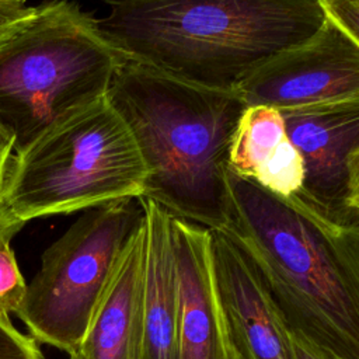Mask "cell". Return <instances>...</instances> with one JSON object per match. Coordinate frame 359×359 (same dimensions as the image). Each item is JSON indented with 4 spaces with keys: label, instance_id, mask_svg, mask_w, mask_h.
<instances>
[{
    "label": "cell",
    "instance_id": "9",
    "mask_svg": "<svg viewBox=\"0 0 359 359\" xmlns=\"http://www.w3.org/2000/svg\"><path fill=\"white\" fill-rule=\"evenodd\" d=\"M178 283L174 359H241L233 342L212 255V231L172 215Z\"/></svg>",
    "mask_w": 359,
    "mask_h": 359
},
{
    "label": "cell",
    "instance_id": "1",
    "mask_svg": "<svg viewBox=\"0 0 359 359\" xmlns=\"http://www.w3.org/2000/svg\"><path fill=\"white\" fill-rule=\"evenodd\" d=\"M226 231L287 327L338 359H359V229L335 227L297 202L227 171Z\"/></svg>",
    "mask_w": 359,
    "mask_h": 359
},
{
    "label": "cell",
    "instance_id": "6",
    "mask_svg": "<svg viewBox=\"0 0 359 359\" xmlns=\"http://www.w3.org/2000/svg\"><path fill=\"white\" fill-rule=\"evenodd\" d=\"M142 215L137 198L87 209L43 251L17 313L29 337L67 355L79 351Z\"/></svg>",
    "mask_w": 359,
    "mask_h": 359
},
{
    "label": "cell",
    "instance_id": "4",
    "mask_svg": "<svg viewBox=\"0 0 359 359\" xmlns=\"http://www.w3.org/2000/svg\"><path fill=\"white\" fill-rule=\"evenodd\" d=\"M122 59L98 20L73 1H46L17 21L0 38V125L14 153L107 97Z\"/></svg>",
    "mask_w": 359,
    "mask_h": 359
},
{
    "label": "cell",
    "instance_id": "16",
    "mask_svg": "<svg viewBox=\"0 0 359 359\" xmlns=\"http://www.w3.org/2000/svg\"><path fill=\"white\" fill-rule=\"evenodd\" d=\"M0 359H43V355L32 337L0 323Z\"/></svg>",
    "mask_w": 359,
    "mask_h": 359
},
{
    "label": "cell",
    "instance_id": "8",
    "mask_svg": "<svg viewBox=\"0 0 359 359\" xmlns=\"http://www.w3.org/2000/svg\"><path fill=\"white\" fill-rule=\"evenodd\" d=\"M236 93L245 105L279 111L359 97V41L325 17L316 34L272 56Z\"/></svg>",
    "mask_w": 359,
    "mask_h": 359
},
{
    "label": "cell",
    "instance_id": "20",
    "mask_svg": "<svg viewBox=\"0 0 359 359\" xmlns=\"http://www.w3.org/2000/svg\"><path fill=\"white\" fill-rule=\"evenodd\" d=\"M13 153H14V137L8 130H6L0 125V203H3L1 194H3L8 163Z\"/></svg>",
    "mask_w": 359,
    "mask_h": 359
},
{
    "label": "cell",
    "instance_id": "15",
    "mask_svg": "<svg viewBox=\"0 0 359 359\" xmlns=\"http://www.w3.org/2000/svg\"><path fill=\"white\" fill-rule=\"evenodd\" d=\"M10 241L3 240L0 243V323L3 324H13L10 314L18 313L27 294V282L18 268Z\"/></svg>",
    "mask_w": 359,
    "mask_h": 359
},
{
    "label": "cell",
    "instance_id": "14",
    "mask_svg": "<svg viewBox=\"0 0 359 359\" xmlns=\"http://www.w3.org/2000/svg\"><path fill=\"white\" fill-rule=\"evenodd\" d=\"M251 180L264 189L282 198L290 199L299 192L303 182V163L289 139H285L278 146Z\"/></svg>",
    "mask_w": 359,
    "mask_h": 359
},
{
    "label": "cell",
    "instance_id": "22",
    "mask_svg": "<svg viewBox=\"0 0 359 359\" xmlns=\"http://www.w3.org/2000/svg\"><path fill=\"white\" fill-rule=\"evenodd\" d=\"M69 359H81V356H80L79 352H74V353L69 355Z\"/></svg>",
    "mask_w": 359,
    "mask_h": 359
},
{
    "label": "cell",
    "instance_id": "17",
    "mask_svg": "<svg viewBox=\"0 0 359 359\" xmlns=\"http://www.w3.org/2000/svg\"><path fill=\"white\" fill-rule=\"evenodd\" d=\"M328 20L359 41V0H318Z\"/></svg>",
    "mask_w": 359,
    "mask_h": 359
},
{
    "label": "cell",
    "instance_id": "19",
    "mask_svg": "<svg viewBox=\"0 0 359 359\" xmlns=\"http://www.w3.org/2000/svg\"><path fill=\"white\" fill-rule=\"evenodd\" d=\"M32 10L34 7L27 6V0H0V38Z\"/></svg>",
    "mask_w": 359,
    "mask_h": 359
},
{
    "label": "cell",
    "instance_id": "5",
    "mask_svg": "<svg viewBox=\"0 0 359 359\" xmlns=\"http://www.w3.org/2000/svg\"><path fill=\"white\" fill-rule=\"evenodd\" d=\"M146 175L133 135L102 97L13 153L1 202L27 223L139 198Z\"/></svg>",
    "mask_w": 359,
    "mask_h": 359
},
{
    "label": "cell",
    "instance_id": "3",
    "mask_svg": "<svg viewBox=\"0 0 359 359\" xmlns=\"http://www.w3.org/2000/svg\"><path fill=\"white\" fill-rule=\"evenodd\" d=\"M146 165L142 196L213 231L231 223L229 147L247 107L236 91L196 86L123 57L107 93Z\"/></svg>",
    "mask_w": 359,
    "mask_h": 359
},
{
    "label": "cell",
    "instance_id": "7",
    "mask_svg": "<svg viewBox=\"0 0 359 359\" xmlns=\"http://www.w3.org/2000/svg\"><path fill=\"white\" fill-rule=\"evenodd\" d=\"M280 114L303 163L290 199L335 227L359 229V97Z\"/></svg>",
    "mask_w": 359,
    "mask_h": 359
},
{
    "label": "cell",
    "instance_id": "12",
    "mask_svg": "<svg viewBox=\"0 0 359 359\" xmlns=\"http://www.w3.org/2000/svg\"><path fill=\"white\" fill-rule=\"evenodd\" d=\"M143 254L140 220L91 317L77 351L81 359H139Z\"/></svg>",
    "mask_w": 359,
    "mask_h": 359
},
{
    "label": "cell",
    "instance_id": "10",
    "mask_svg": "<svg viewBox=\"0 0 359 359\" xmlns=\"http://www.w3.org/2000/svg\"><path fill=\"white\" fill-rule=\"evenodd\" d=\"M210 231L219 294L240 358L292 359L287 324L252 265L226 231Z\"/></svg>",
    "mask_w": 359,
    "mask_h": 359
},
{
    "label": "cell",
    "instance_id": "11",
    "mask_svg": "<svg viewBox=\"0 0 359 359\" xmlns=\"http://www.w3.org/2000/svg\"><path fill=\"white\" fill-rule=\"evenodd\" d=\"M143 210V276L139 359H174L178 283L172 248V215L151 199L137 198Z\"/></svg>",
    "mask_w": 359,
    "mask_h": 359
},
{
    "label": "cell",
    "instance_id": "2",
    "mask_svg": "<svg viewBox=\"0 0 359 359\" xmlns=\"http://www.w3.org/2000/svg\"><path fill=\"white\" fill-rule=\"evenodd\" d=\"M104 1L108 11L100 28L123 57L223 91H236L325 20L318 0Z\"/></svg>",
    "mask_w": 359,
    "mask_h": 359
},
{
    "label": "cell",
    "instance_id": "13",
    "mask_svg": "<svg viewBox=\"0 0 359 359\" xmlns=\"http://www.w3.org/2000/svg\"><path fill=\"white\" fill-rule=\"evenodd\" d=\"M285 139L287 135L279 109L268 105H247L230 140L229 170L251 180Z\"/></svg>",
    "mask_w": 359,
    "mask_h": 359
},
{
    "label": "cell",
    "instance_id": "18",
    "mask_svg": "<svg viewBox=\"0 0 359 359\" xmlns=\"http://www.w3.org/2000/svg\"><path fill=\"white\" fill-rule=\"evenodd\" d=\"M292 359H338L302 332L287 327Z\"/></svg>",
    "mask_w": 359,
    "mask_h": 359
},
{
    "label": "cell",
    "instance_id": "21",
    "mask_svg": "<svg viewBox=\"0 0 359 359\" xmlns=\"http://www.w3.org/2000/svg\"><path fill=\"white\" fill-rule=\"evenodd\" d=\"M24 224L25 222L20 220L6 205L0 203V243L3 240H11Z\"/></svg>",
    "mask_w": 359,
    "mask_h": 359
}]
</instances>
